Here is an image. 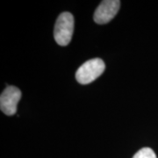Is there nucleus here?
<instances>
[{
    "label": "nucleus",
    "instance_id": "obj_4",
    "mask_svg": "<svg viewBox=\"0 0 158 158\" xmlns=\"http://www.w3.org/2000/svg\"><path fill=\"white\" fill-rule=\"evenodd\" d=\"M119 7L120 1L118 0L102 1L94 12V21L99 25L106 24L116 16L119 10Z\"/></svg>",
    "mask_w": 158,
    "mask_h": 158
},
{
    "label": "nucleus",
    "instance_id": "obj_1",
    "mask_svg": "<svg viewBox=\"0 0 158 158\" xmlns=\"http://www.w3.org/2000/svg\"><path fill=\"white\" fill-rule=\"evenodd\" d=\"M74 32V17L73 15L68 12L61 13L56 19L54 36L58 45L67 46L72 39Z\"/></svg>",
    "mask_w": 158,
    "mask_h": 158
},
{
    "label": "nucleus",
    "instance_id": "obj_5",
    "mask_svg": "<svg viewBox=\"0 0 158 158\" xmlns=\"http://www.w3.org/2000/svg\"><path fill=\"white\" fill-rule=\"evenodd\" d=\"M133 158H157L156 155L150 148H143L135 153Z\"/></svg>",
    "mask_w": 158,
    "mask_h": 158
},
{
    "label": "nucleus",
    "instance_id": "obj_2",
    "mask_svg": "<svg viewBox=\"0 0 158 158\" xmlns=\"http://www.w3.org/2000/svg\"><path fill=\"white\" fill-rule=\"evenodd\" d=\"M105 62L99 58L90 59L82 64L76 72V79L81 85H88L95 81L105 71Z\"/></svg>",
    "mask_w": 158,
    "mask_h": 158
},
{
    "label": "nucleus",
    "instance_id": "obj_3",
    "mask_svg": "<svg viewBox=\"0 0 158 158\" xmlns=\"http://www.w3.org/2000/svg\"><path fill=\"white\" fill-rule=\"evenodd\" d=\"M21 98V91L15 86H7L0 96V109L3 113L11 116L17 113V106Z\"/></svg>",
    "mask_w": 158,
    "mask_h": 158
}]
</instances>
